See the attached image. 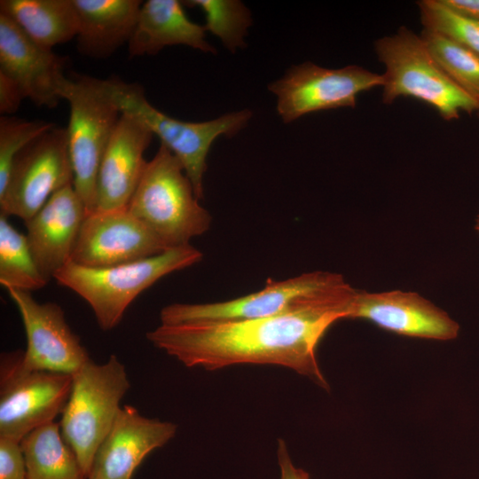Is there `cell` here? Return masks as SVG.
<instances>
[{"label": "cell", "instance_id": "cell-1", "mask_svg": "<svg viewBox=\"0 0 479 479\" xmlns=\"http://www.w3.org/2000/svg\"><path fill=\"white\" fill-rule=\"evenodd\" d=\"M357 291L349 284L302 308L262 318L161 324L145 336L187 367L213 371L242 364L279 365L328 389L317 348L334 322L349 318Z\"/></svg>", "mask_w": 479, "mask_h": 479}, {"label": "cell", "instance_id": "cell-2", "mask_svg": "<svg viewBox=\"0 0 479 479\" xmlns=\"http://www.w3.org/2000/svg\"><path fill=\"white\" fill-rule=\"evenodd\" d=\"M203 254L191 244L171 247L161 254L102 268L69 261L53 276L91 308L99 327L114 328L130 303L162 277L201 261Z\"/></svg>", "mask_w": 479, "mask_h": 479}, {"label": "cell", "instance_id": "cell-3", "mask_svg": "<svg viewBox=\"0 0 479 479\" xmlns=\"http://www.w3.org/2000/svg\"><path fill=\"white\" fill-rule=\"evenodd\" d=\"M127 208L169 248L189 245L192 238L208 232L212 222L183 164L163 145L147 161Z\"/></svg>", "mask_w": 479, "mask_h": 479}, {"label": "cell", "instance_id": "cell-4", "mask_svg": "<svg viewBox=\"0 0 479 479\" xmlns=\"http://www.w3.org/2000/svg\"><path fill=\"white\" fill-rule=\"evenodd\" d=\"M102 89L121 113L128 114L143 123L161 139L181 161L199 200L204 197L203 178L207 155L217 137L233 136L242 130L252 116L244 109L202 122H184L169 116L153 106L137 83L126 82L118 77L100 80Z\"/></svg>", "mask_w": 479, "mask_h": 479}, {"label": "cell", "instance_id": "cell-5", "mask_svg": "<svg viewBox=\"0 0 479 479\" xmlns=\"http://www.w3.org/2000/svg\"><path fill=\"white\" fill-rule=\"evenodd\" d=\"M378 59L386 67L382 101L391 104L410 97L432 106L451 121L478 110V101L456 84L430 55L423 40L405 27L374 43Z\"/></svg>", "mask_w": 479, "mask_h": 479}, {"label": "cell", "instance_id": "cell-6", "mask_svg": "<svg viewBox=\"0 0 479 479\" xmlns=\"http://www.w3.org/2000/svg\"><path fill=\"white\" fill-rule=\"evenodd\" d=\"M130 388L126 368L115 355L103 364L90 359L72 374L71 393L59 424L87 477L95 452Z\"/></svg>", "mask_w": 479, "mask_h": 479}, {"label": "cell", "instance_id": "cell-7", "mask_svg": "<svg viewBox=\"0 0 479 479\" xmlns=\"http://www.w3.org/2000/svg\"><path fill=\"white\" fill-rule=\"evenodd\" d=\"M59 95L70 106L66 130L74 172L73 185L87 212H90L96 208L99 165L121 112L108 98L98 78L65 77L59 84Z\"/></svg>", "mask_w": 479, "mask_h": 479}, {"label": "cell", "instance_id": "cell-8", "mask_svg": "<svg viewBox=\"0 0 479 479\" xmlns=\"http://www.w3.org/2000/svg\"><path fill=\"white\" fill-rule=\"evenodd\" d=\"M349 283L341 274L302 273L285 280L268 279L259 291L232 300L208 303H172L160 311L162 325L227 322L282 314L329 295Z\"/></svg>", "mask_w": 479, "mask_h": 479}, {"label": "cell", "instance_id": "cell-9", "mask_svg": "<svg viewBox=\"0 0 479 479\" xmlns=\"http://www.w3.org/2000/svg\"><path fill=\"white\" fill-rule=\"evenodd\" d=\"M22 357L17 350L0 360V438L19 443L62 414L72 389V374L27 370Z\"/></svg>", "mask_w": 479, "mask_h": 479}, {"label": "cell", "instance_id": "cell-10", "mask_svg": "<svg viewBox=\"0 0 479 479\" xmlns=\"http://www.w3.org/2000/svg\"><path fill=\"white\" fill-rule=\"evenodd\" d=\"M73 181L67 130L53 126L16 156L6 188L0 195V214L26 221L53 193Z\"/></svg>", "mask_w": 479, "mask_h": 479}, {"label": "cell", "instance_id": "cell-11", "mask_svg": "<svg viewBox=\"0 0 479 479\" xmlns=\"http://www.w3.org/2000/svg\"><path fill=\"white\" fill-rule=\"evenodd\" d=\"M383 85V76L358 66L331 69L305 62L289 68L269 85L285 123L302 115L339 107H355L357 96Z\"/></svg>", "mask_w": 479, "mask_h": 479}, {"label": "cell", "instance_id": "cell-12", "mask_svg": "<svg viewBox=\"0 0 479 479\" xmlns=\"http://www.w3.org/2000/svg\"><path fill=\"white\" fill-rule=\"evenodd\" d=\"M169 247L127 208L87 212L71 259L75 263L102 268L163 253Z\"/></svg>", "mask_w": 479, "mask_h": 479}, {"label": "cell", "instance_id": "cell-13", "mask_svg": "<svg viewBox=\"0 0 479 479\" xmlns=\"http://www.w3.org/2000/svg\"><path fill=\"white\" fill-rule=\"evenodd\" d=\"M6 290L20 314L25 329L24 368L73 374L91 359L66 321L59 304L38 302L29 292Z\"/></svg>", "mask_w": 479, "mask_h": 479}, {"label": "cell", "instance_id": "cell-14", "mask_svg": "<svg viewBox=\"0 0 479 479\" xmlns=\"http://www.w3.org/2000/svg\"><path fill=\"white\" fill-rule=\"evenodd\" d=\"M177 425L122 406L93 457L88 479H131L144 459L171 440Z\"/></svg>", "mask_w": 479, "mask_h": 479}, {"label": "cell", "instance_id": "cell-15", "mask_svg": "<svg viewBox=\"0 0 479 479\" xmlns=\"http://www.w3.org/2000/svg\"><path fill=\"white\" fill-rule=\"evenodd\" d=\"M349 318L367 319L389 332L439 341L457 337L459 326L443 310L413 292L357 290Z\"/></svg>", "mask_w": 479, "mask_h": 479}, {"label": "cell", "instance_id": "cell-16", "mask_svg": "<svg viewBox=\"0 0 479 479\" xmlns=\"http://www.w3.org/2000/svg\"><path fill=\"white\" fill-rule=\"evenodd\" d=\"M66 58L28 37L0 12V73L12 79L26 98L52 108L60 100L59 87L66 77Z\"/></svg>", "mask_w": 479, "mask_h": 479}, {"label": "cell", "instance_id": "cell-17", "mask_svg": "<svg viewBox=\"0 0 479 479\" xmlns=\"http://www.w3.org/2000/svg\"><path fill=\"white\" fill-rule=\"evenodd\" d=\"M153 136L138 120L121 113L99 165L95 209L127 208L146 166L144 152Z\"/></svg>", "mask_w": 479, "mask_h": 479}, {"label": "cell", "instance_id": "cell-18", "mask_svg": "<svg viewBox=\"0 0 479 479\" xmlns=\"http://www.w3.org/2000/svg\"><path fill=\"white\" fill-rule=\"evenodd\" d=\"M87 208L67 185L53 193L41 209L24 221L35 261L49 281L71 259Z\"/></svg>", "mask_w": 479, "mask_h": 479}, {"label": "cell", "instance_id": "cell-19", "mask_svg": "<svg viewBox=\"0 0 479 479\" xmlns=\"http://www.w3.org/2000/svg\"><path fill=\"white\" fill-rule=\"evenodd\" d=\"M183 4L177 0L143 2L128 43L130 57L154 55L166 46L178 44L216 52L206 40L205 27L190 20Z\"/></svg>", "mask_w": 479, "mask_h": 479}, {"label": "cell", "instance_id": "cell-20", "mask_svg": "<svg viewBox=\"0 0 479 479\" xmlns=\"http://www.w3.org/2000/svg\"><path fill=\"white\" fill-rule=\"evenodd\" d=\"M138 0H73L81 54L104 59L129 43L142 4Z\"/></svg>", "mask_w": 479, "mask_h": 479}, {"label": "cell", "instance_id": "cell-21", "mask_svg": "<svg viewBox=\"0 0 479 479\" xmlns=\"http://www.w3.org/2000/svg\"><path fill=\"white\" fill-rule=\"evenodd\" d=\"M0 12L34 42L50 50L77 35L73 0H1Z\"/></svg>", "mask_w": 479, "mask_h": 479}, {"label": "cell", "instance_id": "cell-22", "mask_svg": "<svg viewBox=\"0 0 479 479\" xmlns=\"http://www.w3.org/2000/svg\"><path fill=\"white\" fill-rule=\"evenodd\" d=\"M20 444L28 479H88L55 421L32 430Z\"/></svg>", "mask_w": 479, "mask_h": 479}, {"label": "cell", "instance_id": "cell-23", "mask_svg": "<svg viewBox=\"0 0 479 479\" xmlns=\"http://www.w3.org/2000/svg\"><path fill=\"white\" fill-rule=\"evenodd\" d=\"M48 280L39 270L26 235L0 214V284L4 288L29 292L43 288Z\"/></svg>", "mask_w": 479, "mask_h": 479}, {"label": "cell", "instance_id": "cell-24", "mask_svg": "<svg viewBox=\"0 0 479 479\" xmlns=\"http://www.w3.org/2000/svg\"><path fill=\"white\" fill-rule=\"evenodd\" d=\"M420 37L442 70L479 102V55L435 31L424 28Z\"/></svg>", "mask_w": 479, "mask_h": 479}, {"label": "cell", "instance_id": "cell-25", "mask_svg": "<svg viewBox=\"0 0 479 479\" xmlns=\"http://www.w3.org/2000/svg\"><path fill=\"white\" fill-rule=\"evenodd\" d=\"M187 5L200 8L206 17V30L220 38L231 51L246 45L244 37L252 24L249 10L238 0H192Z\"/></svg>", "mask_w": 479, "mask_h": 479}, {"label": "cell", "instance_id": "cell-26", "mask_svg": "<svg viewBox=\"0 0 479 479\" xmlns=\"http://www.w3.org/2000/svg\"><path fill=\"white\" fill-rule=\"evenodd\" d=\"M418 5L425 29L442 34L479 55V20L445 0H423Z\"/></svg>", "mask_w": 479, "mask_h": 479}, {"label": "cell", "instance_id": "cell-27", "mask_svg": "<svg viewBox=\"0 0 479 479\" xmlns=\"http://www.w3.org/2000/svg\"><path fill=\"white\" fill-rule=\"evenodd\" d=\"M53 123L2 115L0 118V195L4 192L18 153Z\"/></svg>", "mask_w": 479, "mask_h": 479}, {"label": "cell", "instance_id": "cell-28", "mask_svg": "<svg viewBox=\"0 0 479 479\" xmlns=\"http://www.w3.org/2000/svg\"><path fill=\"white\" fill-rule=\"evenodd\" d=\"M0 479H28L19 442L0 438Z\"/></svg>", "mask_w": 479, "mask_h": 479}, {"label": "cell", "instance_id": "cell-29", "mask_svg": "<svg viewBox=\"0 0 479 479\" xmlns=\"http://www.w3.org/2000/svg\"><path fill=\"white\" fill-rule=\"evenodd\" d=\"M24 98H26L20 87L0 73V113L4 115L16 113Z\"/></svg>", "mask_w": 479, "mask_h": 479}, {"label": "cell", "instance_id": "cell-30", "mask_svg": "<svg viewBox=\"0 0 479 479\" xmlns=\"http://www.w3.org/2000/svg\"><path fill=\"white\" fill-rule=\"evenodd\" d=\"M278 463L280 470L279 479H310L309 474L296 467L290 458L288 449L283 439L278 440Z\"/></svg>", "mask_w": 479, "mask_h": 479}, {"label": "cell", "instance_id": "cell-31", "mask_svg": "<svg viewBox=\"0 0 479 479\" xmlns=\"http://www.w3.org/2000/svg\"><path fill=\"white\" fill-rule=\"evenodd\" d=\"M456 10L479 20V0H445Z\"/></svg>", "mask_w": 479, "mask_h": 479}, {"label": "cell", "instance_id": "cell-32", "mask_svg": "<svg viewBox=\"0 0 479 479\" xmlns=\"http://www.w3.org/2000/svg\"><path fill=\"white\" fill-rule=\"evenodd\" d=\"M475 230L479 232V215L476 218V222H475Z\"/></svg>", "mask_w": 479, "mask_h": 479}, {"label": "cell", "instance_id": "cell-33", "mask_svg": "<svg viewBox=\"0 0 479 479\" xmlns=\"http://www.w3.org/2000/svg\"><path fill=\"white\" fill-rule=\"evenodd\" d=\"M478 105H479V102H478ZM478 110H479V108H478Z\"/></svg>", "mask_w": 479, "mask_h": 479}]
</instances>
